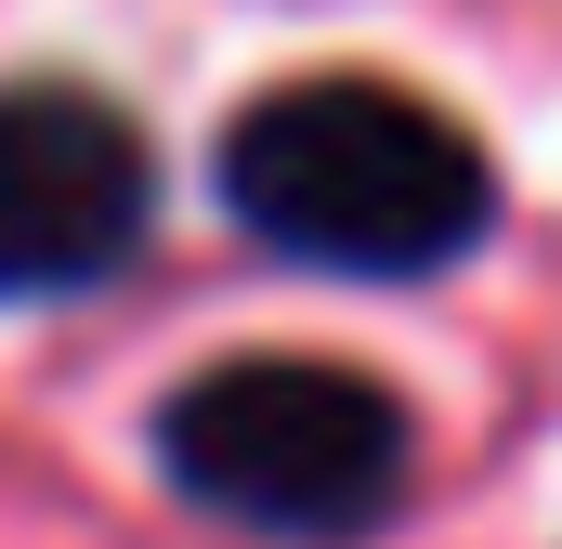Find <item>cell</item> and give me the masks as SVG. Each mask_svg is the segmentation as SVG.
I'll use <instances>...</instances> for the list:
<instances>
[{
	"instance_id": "6da1fadb",
	"label": "cell",
	"mask_w": 562,
	"mask_h": 549,
	"mask_svg": "<svg viewBox=\"0 0 562 549\" xmlns=\"http://www.w3.org/2000/svg\"><path fill=\"white\" fill-rule=\"evenodd\" d=\"M223 210L276 262L419 288L497 236V170L431 92L367 79V66H314L223 119Z\"/></svg>"
},
{
	"instance_id": "3957f363",
	"label": "cell",
	"mask_w": 562,
	"mask_h": 549,
	"mask_svg": "<svg viewBox=\"0 0 562 549\" xmlns=\"http://www.w3.org/2000/svg\"><path fill=\"white\" fill-rule=\"evenodd\" d=\"M157 236V157L92 79H0V301H79Z\"/></svg>"
},
{
	"instance_id": "7a4b0ae2",
	"label": "cell",
	"mask_w": 562,
	"mask_h": 549,
	"mask_svg": "<svg viewBox=\"0 0 562 549\" xmlns=\"http://www.w3.org/2000/svg\"><path fill=\"white\" fill-rule=\"evenodd\" d=\"M157 471L183 511L262 549H353L419 484V418L340 354H223L157 406Z\"/></svg>"
}]
</instances>
